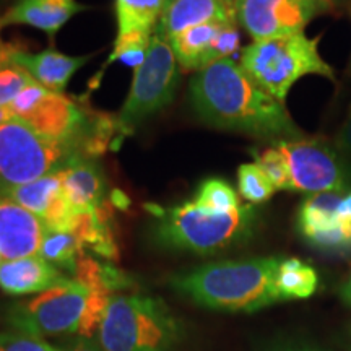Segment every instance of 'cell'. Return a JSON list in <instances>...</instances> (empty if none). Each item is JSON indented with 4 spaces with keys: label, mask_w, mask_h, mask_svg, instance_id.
I'll use <instances>...</instances> for the list:
<instances>
[{
    "label": "cell",
    "mask_w": 351,
    "mask_h": 351,
    "mask_svg": "<svg viewBox=\"0 0 351 351\" xmlns=\"http://www.w3.org/2000/svg\"><path fill=\"white\" fill-rule=\"evenodd\" d=\"M43 221L7 197L0 195V256L15 261L36 256L44 238Z\"/></svg>",
    "instance_id": "obj_12"
},
{
    "label": "cell",
    "mask_w": 351,
    "mask_h": 351,
    "mask_svg": "<svg viewBox=\"0 0 351 351\" xmlns=\"http://www.w3.org/2000/svg\"><path fill=\"white\" fill-rule=\"evenodd\" d=\"M171 2H173V0H168V5H169V3H171ZM166 8H168V7H166Z\"/></svg>",
    "instance_id": "obj_43"
},
{
    "label": "cell",
    "mask_w": 351,
    "mask_h": 351,
    "mask_svg": "<svg viewBox=\"0 0 351 351\" xmlns=\"http://www.w3.org/2000/svg\"><path fill=\"white\" fill-rule=\"evenodd\" d=\"M304 239L326 251H348L351 249V219L340 217L333 225L315 231Z\"/></svg>",
    "instance_id": "obj_30"
},
{
    "label": "cell",
    "mask_w": 351,
    "mask_h": 351,
    "mask_svg": "<svg viewBox=\"0 0 351 351\" xmlns=\"http://www.w3.org/2000/svg\"><path fill=\"white\" fill-rule=\"evenodd\" d=\"M280 262V257L210 262L174 275L169 285L207 309L256 313L282 301L276 289Z\"/></svg>",
    "instance_id": "obj_2"
},
{
    "label": "cell",
    "mask_w": 351,
    "mask_h": 351,
    "mask_svg": "<svg viewBox=\"0 0 351 351\" xmlns=\"http://www.w3.org/2000/svg\"><path fill=\"white\" fill-rule=\"evenodd\" d=\"M38 83L21 65L0 60V108H8L25 88Z\"/></svg>",
    "instance_id": "obj_29"
},
{
    "label": "cell",
    "mask_w": 351,
    "mask_h": 351,
    "mask_svg": "<svg viewBox=\"0 0 351 351\" xmlns=\"http://www.w3.org/2000/svg\"><path fill=\"white\" fill-rule=\"evenodd\" d=\"M155 217V239L163 247L208 256L243 243L252 234L257 212L251 205H239L231 212H208L194 202L163 208L147 205Z\"/></svg>",
    "instance_id": "obj_3"
},
{
    "label": "cell",
    "mask_w": 351,
    "mask_h": 351,
    "mask_svg": "<svg viewBox=\"0 0 351 351\" xmlns=\"http://www.w3.org/2000/svg\"><path fill=\"white\" fill-rule=\"evenodd\" d=\"M348 73H350V77H351V60H350V67H348Z\"/></svg>",
    "instance_id": "obj_41"
},
{
    "label": "cell",
    "mask_w": 351,
    "mask_h": 351,
    "mask_svg": "<svg viewBox=\"0 0 351 351\" xmlns=\"http://www.w3.org/2000/svg\"><path fill=\"white\" fill-rule=\"evenodd\" d=\"M0 60H12V62L21 65L41 86L54 91V93H64L70 78L90 60V57L65 56L54 49L29 54V52L3 47Z\"/></svg>",
    "instance_id": "obj_14"
},
{
    "label": "cell",
    "mask_w": 351,
    "mask_h": 351,
    "mask_svg": "<svg viewBox=\"0 0 351 351\" xmlns=\"http://www.w3.org/2000/svg\"><path fill=\"white\" fill-rule=\"evenodd\" d=\"M181 324L155 296L112 295L99 327L103 351H174Z\"/></svg>",
    "instance_id": "obj_4"
},
{
    "label": "cell",
    "mask_w": 351,
    "mask_h": 351,
    "mask_svg": "<svg viewBox=\"0 0 351 351\" xmlns=\"http://www.w3.org/2000/svg\"><path fill=\"white\" fill-rule=\"evenodd\" d=\"M64 195L65 191L62 179H60L59 173H54L43 176L36 181L23 184V186L13 187L2 197L16 202L21 207L36 215L43 221L46 215L56 207L57 202L64 199Z\"/></svg>",
    "instance_id": "obj_19"
},
{
    "label": "cell",
    "mask_w": 351,
    "mask_h": 351,
    "mask_svg": "<svg viewBox=\"0 0 351 351\" xmlns=\"http://www.w3.org/2000/svg\"><path fill=\"white\" fill-rule=\"evenodd\" d=\"M69 276L39 256L0 263V289L12 296L43 293L69 282Z\"/></svg>",
    "instance_id": "obj_15"
},
{
    "label": "cell",
    "mask_w": 351,
    "mask_h": 351,
    "mask_svg": "<svg viewBox=\"0 0 351 351\" xmlns=\"http://www.w3.org/2000/svg\"><path fill=\"white\" fill-rule=\"evenodd\" d=\"M73 280L82 283L88 291H106L109 295L134 287V280L124 270L86 254H82L78 258Z\"/></svg>",
    "instance_id": "obj_20"
},
{
    "label": "cell",
    "mask_w": 351,
    "mask_h": 351,
    "mask_svg": "<svg viewBox=\"0 0 351 351\" xmlns=\"http://www.w3.org/2000/svg\"><path fill=\"white\" fill-rule=\"evenodd\" d=\"M73 351H99V348L91 339H82L75 345V350Z\"/></svg>",
    "instance_id": "obj_37"
},
{
    "label": "cell",
    "mask_w": 351,
    "mask_h": 351,
    "mask_svg": "<svg viewBox=\"0 0 351 351\" xmlns=\"http://www.w3.org/2000/svg\"><path fill=\"white\" fill-rule=\"evenodd\" d=\"M275 147L287 156L291 173V192L351 191V165L335 145L322 138H301L278 142Z\"/></svg>",
    "instance_id": "obj_10"
},
{
    "label": "cell",
    "mask_w": 351,
    "mask_h": 351,
    "mask_svg": "<svg viewBox=\"0 0 351 351\" xmlns=\"http://www.w3.org/2000/svg\"><path fill=\"white\" fill-rule=\"evenodd\" d=\"M333 145L340 152V155L351 165V106L348 109V114H346L345 122L341 124L339 134H337Z\"/></svg>",
    "instance_id": "obj_34"
},
{
    "label": "cell",
    "mask_w": 351,
    "mask_h": 351,
    "mask_svg": "<svg viewBox=\"0 0 351 351\" xmlns=\"http://www.w3.org/2000/svg\"><path fill=\"white\" fill-rule=\"evenodd\" d=\"M256 165L270 179L276 191H291V173L287 156L276 147L267 148L263 152H252Z\"/></svg>",
    "instance_id": "obj_28"
},
{
    "label": "cell",
    "mask_w": 351,
    "mask_h": 351,
    "mask_svg": "<svg viewBox=\"0 0 351 351\" xmlns=\"http://www.w3.org/2000/svg\"><path fill=\"white\" fill-rule=\"evenodd\" d=\"M230 23H205L189 28L169 39L179 65L186 70H199L210 65V49L219 29Z\"/></svg>",
    "instance_id": "obj_18"
},
{
    "label": "cell",
    "mask_w": 351,
    "mask_h": 351,
    "mask_svg": "<svg viewBox=\"0 0 351 351\" xmlns=\"http://www.w3.org/2000/svg\"><path fill=\"white\" fill-rule=\"evenodd\" d=\"M168 7V0H116L117 33L130 29L152 32Z\"/></svg>",
    "instance_id": "obj_24"
},
{
    "label": "cell",
    "mask_w": 351,
    "mask_h": 351,
    "mask_svg": "<svg viewBox=\"0 0 351 351\" xmlns=\"http://www.w3.org/2000/svg\"><path fill=\"white\" fill-rule=\"evenodd\" d=\"M83 10L86 7L77 0H19L0 16V26L28 25L54 36L73 15Z\"/></svg>",
    "instance_id": "obj_17"
},
{
    "label": "cell",
    "mask_w": 351,
    "mask_h": 351,
    "mask_svg": "<svg viewBox=\"0 0 351 351\" xmlns=\"http://www.w3.org/2000/svg\"><path fill=\"white\" fill-rule=\"evenodd\" d=\"M80 153L46 140L19 119L0 124V195L62 171Z\"/></svg>",
    "instance_id": "obj_7"
},
{
    "label": "cell",
    "mask_w": 351,
    "mask_h": 351,
    "mask_svg": "<svg viewBox=\"0 0 351 351\" xmlns=\"http://www.w3.org/2000/svg\"><path fill=\"white\" fill-rule=\"evenodd\" d=\"M2 52H3V46H2V43H0V57H2Z\"/></svg>",
    "instance_id": "obj_40"
},
{
    "label": "cell",
    "mask_w": 351,
    "mask_h": 351,
    "mask_svg": "<svg viewBox=\"0 0 351 351\" xmlns=\"http://www.w3.org/2000/svg\"><path fill=\"white\" fill-rule=\"evenodd\" d=\"M319 287V276L313 267L300 258H282L276 274V289L282 301L306 300L315 293Z\"/></svg>",
    "instance_id": "obj_22"
},
{
    "label": "cell",
    "mask_w": 351,
    "mask_h": 351,
    "mask_svg": "<svg viewBox=\"0 0 351 351\" xmlns=\"http://www.w3.org/2000/svg\"><path fill=\"white\" fill-rule=\"evenodd\" d=\"M111 296L112 295H109L106 291H90L80 320V327H78L77 332L80 333L82 339H91L95 332L98 330V327H101Z\"/></svg>",
    "instance_id": "obj_31"
},
{
    "label": "cell",
    "mask_w": 351,
    "mask_h": 351,
    "mask_svg": "<svg viewBox=\"0 0 351 351\" xmlns=\"http://www.w3.org/2000/svg\"><path fill=\"white\" fill-rule=\"evenodd\" d=\"M319 36L285 34L249 44L241 56V67L267 93L285 103L291 86L306 75L335 80L333 70L319 54Z\"/></svg>",
    "instance_id": "obj_5"
},
{
    "label": "cell",
    "mask_w": 351,
    "mask_h": 351,
    "mask_svg": "<svg viewBox=\"0 0 351 351\" xmlns=\"http://www.w3.org/2000/svg\"><path fill=\"white\" fill-rule=\"evenodd\" d=\"M225 2H230V3H234V0H225Z\"/></svg>",
    "instance_id": "obj_42"
},
{
    "label": "cell",
    "mask_w": 351,
    "mask_h": 351,
    "mask_svg": "<svg viewBox=\"0 0 351 351\" xmlns=\"http://www.w3.org/2000/svg\"><path fill=\"white\" fill-rule=\"evenodd\" d=\"M239 44L241 36L238 28H236V23L223 26L217 38L213 39L212 49H210V64L221 59H230V56L239 49Z\"/></svg>",
    "instance_id": "obj_33"
},
{
    "label": "cell",
    "mask_w": 351,
    "mask_h": 351,
    "mask_svg": "<svg viewBox=\"0 0 351 351\" xmlns=\"http://www.w3.org/2000/svg\"><path fill=\"white\" fill-rule=\"evenodd\" d=\"M328 8V0H234L236 20L254 41L304 33L307 23Z\"/></svg>",
    "instance_id": "obj_11"
},
{
    "label": "cell",
    "mask_w": 351,
    "mask_h": 351,
    "mask_svg": "<svg viewBox=\"0 0 351 351\" xmlns=\"http://www.w3.org/2000/svg\"><path fill=\"white\" fill-rule=\"evenodd\" d=\"M339 215L341 218L351 219V191L346 192L343 199H341L340 207H339Z\"/></svg>",
    "instance_id": "obj_35"
},
{
    "label": "cell",
    "mask_w": 351,
    "mask_h": 351,
    "mask_svg": "<svg viewBox=\"0 0 351 351\" xmlns=\"http://www.w3.org/2000/svg\"><path fill=\"white\" fill-rule=\"evenodd\" d=\"M341 296H343V300L346 302H350V304H351V280L345 285L343 288H341Z\"/></svg>",
    "instance_id": "obj_39"
},
{
    "label": "cell",
    "mask_w": 351,
    "mask_h": 351,
    "mask_svg": "<svg viewBox=\"0 0 351 351\" xmlns=\"http://www.w3.org/2000/svg\"><path fill=\"white\" fill-rule=\"evenodd\" d=\"M12 119H15V117L12 116L10 111H8L7 108H0V124H3V122H8Z\"/></svg>",
    "instance_id": "obj_38"
},
{
    "label": "cell",
    "mask_w": 351,
    "mask_h": 351,
    "mask_svg": "<svg viewBox=\"0 0 351 351\" xmlns=\"http://www.w3.org/2000/svg\"><path fill=\"white\" fill-rule=\"evenodd\" d=\"M85 254V249L73 232L69 231H44V238L38 256L52 263L59 270L69 275H75L78 258Z\"/></svg>",
    "instance_id": "obj_23"
},
{
    "label": "cell",
    "mask_w": 351,
    "mask_h": 351,
    "mask_svg": "<svg viewBox=\"0 0 351 351\" xmlns=\"http://www.w3.org/2000/svg\"><path fill=\"white\" fill-rule=\"evenodd\" d=\"M0 263H2V256H0Z\"/></svg>",
    "instance_id": "obj_44"
},
{
    "label": "cell",
    "mask_w": 351,
    "mask_h": 351,
    "mask_svg": "<svg viewBox=\"0 0 351 351\" xmlns=\"http://www.w3.org/2000/svg\"><path fill=\"white\" fill-rule=\"evenodd\" d=\"M346 192H320L306 197L298 212V230L302 238L333 225L340 218L339 207Z\"/></svg>",
    "instance_id": "obj_21"
},
{
    "label": "cell",
    "mask_w": 351,
    "mask_h": 351,
    "mask_svg": "<svg viewBox=\"0 0 351 351\" xmlns=\"http://www.w3.org/2000/svg\"><path fill=\"white\" fill-rule=\"evenodd\" d=\"M194 204L208 212H231L239 207L236 191L225 179H205L197 189Z\"/></svg>",
    "instance_id": "obj_25"
},
{
    "label": "cell",
    "mask_w": 351,
    "mask_h": 351,
    "mask_svg": "<svg viewBox=\"0 0 351 351\" xmlns=\"http://www.w3.org/2000/svg\"><path fill=\"white\" fill-rule=\"evenodd\" d=\"M189 99L195 116L215 129L271 143L306 138L285 103L258 86L232 59L199 70L191 80Z\"/></svg>",
    "instance_id": "obj_1"
},
{
    "label": "cell",
    "mask_w": 351,
    "mask_h": 351,
    "mask_svg": "<svg viewBox=\"0 0 351 351\" xmlns=\"http://www.w3.org/2000/svg\"><path fill=\"white\" fill-rule=\"evenodd\" d=\"M270 351H315L311 348V346H304V345H298V343H285V345H278L274 346Z\"/></svg>",
    "instance_id": "obj_36"
},
{
    "label": "cell",
    "mask_w": 351,
    "mask_h": 351,
    "mask_svg": "<svg viewBox=\"0 0 351 351\" xmlns=\"http://www.w3.org/2000/svg\"><path fill=\"white\" fill-rule=\"evenodd\" d=\"M7 109L41 137L67 145L83 156V143L91 129L93 111H86L64 93H54L39 83L25 88Z\"/></svg>",
    "instance_id": "obj_8"
},
{
    "label": "cell",
    "mask_w": 351,
    "mask_h": 351,
    "mask_svg": "<svg viewBox=\"0 0 351 351\" xmlns=\"http://www.w3.org/2000/svg\"><path fill=\"white\" fill-rule=\"evenodd\" d=\"M88 295L90 291L82 283L70 278L64 285L12 307L8 320L19 332L39 339L78 332Z\"/></svg>",
    "instance_id": "obj_9"
},
{
    "label": "cell",
    "mask_w": 351,
    "mask_h": 351,
    "mask_svg": "<svg viewBox=\"0 0 351 351\" xmlns=\"http://www.w3.org/2000/svg\"><path fill=\"white\" fill-rule=\"evenodd\" d=\"M0 351H57L39 337L23 332H0Z\"/></svg>",
    "instance_id": "obj_32"
},
{
    "label": "cell",
    "mask_w": 351,
    "mask_h": 351,
    "mask_svg": "<svg viewBox=\"0 0 351 351\" xmlns=\"http://www.w3.org/2000/svg\"><path fill=\"white\" fill-rule=\"evenodd\" d=\"M179 82L181 70L169 41L153 34L147 57L135 69L129 96L116 117L117 138L112 148H119L124 138L134 134L148 117L173 103Z\"/></svg>",
    "instance_id": "obj_6"
},
{
    "label": "cell",
    "mask_w": 351,
    "mask_h": 351,
    "mask_svg": "<svg viewBox=\"0 0 351 351\" xmlns=\"http://www.w3.org/2000/svg\"><path fill=\"white\" fill-rule=\"evenodd\" d=\"M234 3L225 0H173L158 21L155 34L169 41L176 34L205 23H236Z\"/></svg>",
    "instance_id": "obj_13"
},
{
    "label": "cell",
    "mask_w": 351,
    "mask_h": 351,
    "mask_svg": "<svg viewBox=\"0 0 351 351\" xmlns=\"http://www.w3.org/2000/svg\"><path fill=\"white\" fill-rule=\"evenodd\" d=\"M152 36V32H147V29H130V32L117 33L109 62L121 60L130 67L138 69L147 57Z\"/></svg>",
    "instance_id": "obj_26"
},
{
    "label": "cell",
    "mask_w": 351,
    "mask_h": 351,
    "mask_svg": "<svg viewBox=\"0 0 351 351\" xmlns=\"http://www.w3.org/2000/svg\"><path fill=\"white\" fill-rule=\"evenodd\" d=\"M59 174L70 204L78 212L95 210L108 200L106 176L96 158H73Z\"/></svg>",
    "instance_id": "obj_16"
},
{
    "label": "cell",
    "mask_w": 351,
    "mask_h": 351,
    "mask_svg": "<svg viewBox=\"0 0 351 351\" xmlns=\"http://www.w3.org/2000/svg\"><path fill=\"white\" fill-rule=\"evenodd\" d=\"M238 191L251 204H263L271 199L276 189L256 163H245L238 169Z\"/></svg>",
    "instance_id": "obj_27"
}]
</instances>
